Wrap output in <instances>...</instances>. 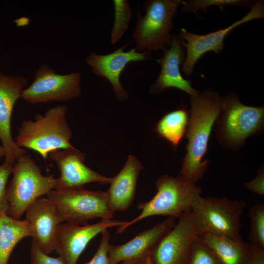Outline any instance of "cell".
Masks as SVG:
<instances>
[{
    "instance_id": "cell-1",
    "label": "cell",
    "mask_w": 264,
    "mask_h": 264,
    "mask_svg": "<svg viewBox=\"0 0 264 264\" xmlns=\"http://www.w3.org/2000/svg\"><path fill=\"white\" fill-rule=\"evenodd\" d=\"M222 97L217 92L206 89L190 96L189 122L185 135L188 142L181 175L196 184L207 170L208 161L203 159L209 137L219 113Z\"/></svg>"
},
{
    "instance_id": "cell-2",
    "label": "cell",
    "mask_w": 264,
    "mask_h": 264,
    "mask_svg": "<svg viewBox=\"0 0 264 264\" xmlns=\"http://www.w3.org/2000/svg\"><path fill=\"white\" fill-rule=\"evenodd\" d=\"M157 192L150 200L139 202L140 213L119 226L116 233L121 234L128 227L143 219L154 216H168L179 218L191 211L195 200L202 192L200 187L183 177L165 175L156 180Z\"/></svg>"
},
{
    "instance_id": "cell-3",
    "label": "cell",
    "mask_w": 264,
    "mask_h": 264,
    "mask_svg": "<svg viewBox=\"0 0 264 264\" xmlns=\"http://www.w3.org/2000/svg\"><path fill=\"white\" fill-rule=\"evenodd\" d=\"M66 111V106L57 105L44 114H36L34 121L23 120L16 137L17 144L37 152L44 160L53 151L73 148L69 141L72 132Z\"/></svg>"
},
{
    "instance_id": "cell-4",
    "label": "cell",
    "mask_w": 264,
    "mask_h": 264,
    "mask_svg": "<svg viewBox=\"0 0 264 264\" xmlns=\"http://www.w3.org/2000/svg\"><path fill=\"white\" fill-rule=\"evenodd\" d=\"M215 133L223 147L236 151L252 135L261 133L264 125V107L249 106L235 93L222 97L215 123Z\"/></svg>"
},
{
    "instance_id": "cell-5",
    "label": "cell",
    "mask_w": 264,
    "mask_h": 264,
    "mask_svg": "<svg viewBox=\"0 0 264 264\" xmlns=\"http://www.w3.org/2000/svg\"><path fill=\"white\" fill-rule=\"evenodd\" d=\"M12 173L6 191L9 204L7 214L20 220L35 200L56 189L58 180L52 175H43L35 160L26 154L17 159Z\"/></svg>"
},
{
    "instance_id": "cell-6",
    "label": "cell",
    "mask_w": 264,
    "mask_h": 264,
    "mask_svg": "<svg viewBox=\"0 0 264 264\" xmlns=\"http://www.w3.org/2000/svg\"><path fill=\"white\" fill-rule=\"evenodd\" d=\"M182 2V0L145 1V13L142 15L138 12L132 33L137 51L150 53L163 50L171 46L173 19Z\"/></svg>"
},
{
    "instance_id": "cell-7",
    "label": "cell",
    "mask_w": 264,
    "mask_h": 264,
    "mask_svg": "<svg viewBox=\"0 0 264 264\" xmlns=\"http://www.w3.org/2000/svg\"><path fill=\"white\" fill-rule=\"evenodd\" d=\"M245 206L243 200L198 196L191 209L198 236L212 233L242 238L241 218Z\"/></svg>"
},
{
    "instance_id": "cell-8",
    "label": "cell",
    "mask_w": 264,
    "mask_h": 264,
    "mask_svg": "<svg viewBox=\"0 0 264 264\" xmlns=\"http://www.w3.org/2000/svg\"><path fill=\"white\" fill-rule=\"evenodd\" d=\"M47 198L55 205L63 222L86 225L95 218L111 219L115 213L110 206L106 191L83 187L53 190Z\"/></svg>"
},
{
    "instance_id": "cell-9",
    "label": "cell",
    "mask_w": 264,
    "mask_h": 264,
    "mask_svg": "<svg viewBox=\"0 0 264 264\" xmlns=\"http://www.w3.org/2000/svg\"><path fill=\"white\" fill-rule=\"evenodd\" d=\"M264 17V1L256 0L244 16L225 28L203 35L190 32L185 28L181 29L178 36L186 52L182 65V72L185 76H190L197 62L203 55L209 51L216 54L221 52L225 38L230 32L241 24Z\"/></svg>"
},
{
    "instance_id": "cell-10",
    "label": "cell",
    "mask_w": 264,
    "mask_h": 264,
    "mask_svg": "<svg viewBox=\"0 0 264 264\" xmlns=\"http://www.w3.org/2000/svg\"><path fill=\"white\" fill-rule=\"evenodd\" d=\"M81 82L79 72L59 74L43 63L36 71L33 83L22 90L21 97L32 104L67 101L80 95Z\"/></svg>"
},
{
    "instance_id": "cell-11",
    "label": "cell",
    "mask_w": 264,
    "mask_h": 264,
    "mask_svg": "<svg viewBox=\"0 0 264 264\" xmlns=\"http://www.w3.org/2000/svg\"><path fill=\"white\" fill-rule=\"evenodd\" d=\"M161 239L150 254L152 264H187L192 247L199 237L191 211Z\"/></svg>"
},
{
    "instance_id": "cell-12",
    "label": "cell",
    "mask_w": 264,
    "mask_h": 264,
    "mask_svg": "<svg viewBox=\"0 0 264 264\" xmlns=\"http://www.w3.org/2000/svg\"><path fill=\"white\" fill-rule=\"evenodd\" d=\"M125 221L102 219L93 224L66 222L58 228L55 250L64 264H77L79 257L89 242L104 231L120 226Z\"/></svg>"
},
{
    "instance_id": "cell-13",
    "label": "cell",
    "mask_w": 264,
    "mask_h": 264,
    "mask_svg": "<svg viewBox=\"0 0 264 264\" xmlns=\"http://www.w3.org/2000/svg\"><path fill=\"white\" fill-rule=\"evenodd\" d=\"M27 84L24 77L5 75L0 71V140L5 152L4 162L13 165L21 155L27 154L14 140L11 131L14 106Z\"/></svg>"
},
{
    "instance_id": "cell-14",
    "label": "cell",
    "mask_w": 264,
    "mask_h": 264,
    "mask_svg": "<svg viewBox=\"0 0 264 264\" xmlns=\"http://www.w3.org/2000/svg\"><path fill=\"white\" fill-rule=\"evenodd\" d=\"M56 163L60 173L55 190L82 188L87 183H110L112 177L101 175L92 170L84 163L85 154L75 147L58 149L48 154Z\"/></svg>"
},
{
    "instance_id": "cell-15",
    "label": "cell",
    "mask_w": 264,
    "mask_h": 264,
    "mask_svg": "<svg viewBox=\"0 0 264 264\" xmlns=\"http://www.w3.org/2000/svg\"><path fill=\"white\" fill-rule=\"evenodd\" d=\"M126 46L106 55L91 53L87 57L86 62L95 75L106 78L111 84L117 98L124 100L128 93L120 82L121 73L130 62H141L151 59L150 52H138L135 48L124 51Z\"/></svg>"
},
{
    "instance_id": "cell-16",
    "label": "cell",
    "mask_w": 264,
    "mask_h": 264,
    "mask_svg": "<svg viewBox=\"0 0 264 264\" xmlns=\"http://www.w3.org/2000/svg\"><path fill=\"white\" fill-rule=\"evenodd\" d=\"M26 220L32 230V241L46 254L55 250L57 230L63 220L48 198H39L27 209Z\"/></svg>"
},
{
    "instance_id": "cell-17",
    "label": "cell",
    "mask_w": 264,
    "mask_h": 264,
    "mask_svg": "<svg viewBox=\"0 0 264 264\" xmlns=\"http://www.w3.org/2000/svg\"><path fill=\"white\" fill-rule=\"evenodd\" d=\"M163 51V56L157 60L161 71L151 85L150 92L156 94L167 88H173L185 92L190 96L198 94L199 92L192 87L191 82L185 79L181 73L180 66L184 61L186 52L178 36L172 35L171 46Z\"/></svg>"
},
{
    "instance_id": "cell-18",
    "label": "cell",
    "mask_w": 264,
    "mask_h": 264,
    "mask_svg": "<svg viewBox=\"0 0 264 264\" xmlns=\"http://www.w3.org/2000/svg\"><path fill=\"white\" fill-rule=\"evenodd\" d=\"M171 217L144 230L129 241L120 245L110 244L109 257L113 264L132 259H145L161 239L174 226Z\"/></svg>"
},
{
    "instance_id": "cell-19",
    "label": "cell",
    "mask_w": 264,
    "mask_h": 264,
    "mask_svg": "<svg viewBox=\"0 0 264 264\" xmlns=\"http://www.w3.org/2000/svg\"><path fill=\"white\" fill-rule=\"evenodd\" d=\"M143 168L138 159L130 154L121 170L112 177L106 192L110 206L114 212L125 211L132 204L138 176Z\"/></svg>"
},
{
    "instance_id": "cell-20",
    "label": "cell",
    "mask_w": 264,
    "mask_h": 264,
    "mask_svg": "<svg viewBox=\"0 0 264 264\" xmlns=\"http://www.w3.org/2000/svg\"><path fill=\"white\" fill-rule=\"evenodd\" d=\"M223 264H245L248 255L249 244L242 238L207 233L199 236Z\"/></svg>"
},
{
    "instance_id": "cell-21",
    "label": "cell",
    "mask_w": 264,
    "mask_h": 264,
    "mask_svg": "<svg viewBox=\"0 0 264 264\" xmlns=\"http://www.w3.org/2000/svg\"><path fill=\"white\" fill-rule=\"evenodd\" d=\"M32 236L31 227L26 219H13L0 210V264H7L16 244L23 238Z\"/></svg>"
},
{
    "instance_id": "cell-22",
    "label": "cell",
    "mask_w": 264,
    "mask_h": 264,
    "mask_svg": "<svg viewBox=\"0 0 264 264\" xmlns=\"http://www.w3.org/2000/svg\"><path fill=\"white\" fill-rule=\"evenodd\" d=\"M188 122L189 113L186 110L179 109L164 115L157 123L154 131L176 148L186 134Z\"/></svg>"
},
{
    "instance_id": "cell-23",
    "label": "cell",
    "mask_w": 264,
    "mask_h": 264,
    "mask_svg": "<svg viewBox=\"0 0 264 264\" xmlns=\"http://www.w3.org/2000/svg\"><path fill=\"white\" fill-rule=\"evenodd\" d=\"M114 7V22L111 32L110 42L115 44L127 30L132 16V10L127 0H113Z\"/></svg>"
},
{
    "instance_id": "cell-24",
    "label": "cell",
    "mask_w": 264,
    "mask_h": 264,
    "mask_svg": "<svg viewBox=\"0 0 264 264\" xmlns=\"http://www.w3.org/2000/svg\"><path fill=\"white\" fill-rule=\"evenodd\" d=\"M248 217L250 222V244L264 249V204L258 202L252 205Z\"/></svg>"
},
{
    "instance_id": "cell-25",
    "label": "cell",
    "mask_w": 264,
    "mask_h": 264,
    "mask_svg": "<svg viewBox=\"0 0 264 264\" xmlns=\"http://www.w3.org/2000/svg\"><path fill=\"white\" fill-rule=\"evenodd\" d=\"M252 0H188L183 1L181 10L185 12L205 10L212 6H245L250 8L255 3Z\"/></svg>"
},
{
    "instance_id": "cell-26",
    "label": "cell",
    "mask_w": 264,
    "mask_h": 264,
    "mask_svg": "<svg viewBox=\"0 0 264 264\" xmlns=\"http://www.w3.org/2000/svg\"><path fill=\"white\" fill-rule=\"evenodd\" d=\"M187 264H223L213 251L198 237L193 243Z\"/></svg>"
},
{
    "instance_id": "cell-27",
    "label": "cell",
    "mask_w": 264,
    "mask_h": 264,
    "mask_svg": "<svg viewBox=\"0 0 264 264\" xmlns=\"http://www.w3.org/2000/svg\"><path fill=\"white\" fill-rule=\"evenodd\" d=\"M101 234L99 245L95 254L90 261L84 264H113L108 255L110 233L107 229L102 232Z\"/></svg>"
},
{
    "instance_id": "cell-28",
    "label": "cell",
    "mask_w": 264,
    "mask_h": 264,
    "mask_svg": "<svg viewBox=\"0 0 264 264\" xmlns=\"http://www.w3.org/2000/svg\"><path fill=\"white\" fill-rule=\"evenodd\" d=\"M13 164L4 162L0 165V210L8 213L9 204L6 196V184L12 174Z\"/></svg>"
},
{
    "instance_id": "cell-29",
    "label": "cell",
    "mask_w": 264,
    "mask_h": 264,
    "mask_svg": "<svg viewBox=\"0 0 264 264\" xmlns=\"http://www.w3.org/2000/svg\"><path fill=\"white\" fill-rule=\"evenodd\" d=\"M31 264H64L61 259L49 256L44 253L38 244L32 241Z\"/></svg>"
},
{
    "instance_id": "cell-30",
    "label": "cell",
    "mask_w": 264,
    "mask_h": 264,
    "mask_svg": "<svg viewBox=\"0 0 264 264\" xmlns=\"http://www.w3.org/2000/svg\"><path fill=\"white\" fill-rule=\"evenodd\" d=\"M244 186L259 196L264 195V167L259 170L256 177L252 180L243 183Z\"/></svg>"
},
{
    "instance_id": "cell-31",
    "label": "cell",
    "mask_w": 264,
    "mask_h": 264,
    "mask_svg": "<svg viewBox=\"0 0 264 264\" xmlns=\"http://www.w3.org/2000/svg\"><path fill=\"white\" fill-rule=\"evenodd\" d=\"M245 264H264V249L249 244V252Z\"/></svg>"
},
{
    "instance_id": "cell-32",
    "label": "cell",
    "mask_w": 264,
    "mask_h": 264,
    "mask_svg": "<svg viewBox=\"0 0 264 264\" xmlns=\"http://www.w3.org/2000/svg\"><path fill=\"white\" fill-rule=\"evenodd\" d=\"M121 264H147L145 259H132L123 261Z\"/></svg>"
},
{
    "instance_id": "cell-33",
    "label": "cell",
    "mask_w": 264,
    "mask_h": 264,
    "mask_svg": "<svg viewBox=\"0 0 264 264\" xmlns=\"http://www.w3.org/2000/svg\"><path fill=\"white\" fill-rule=\"evenodd\" d=\"M5 152L4 148L2 145H0V158L4 157Z\"/></svg>"
},
{
    "instance_id": "cell-34",
    "label": "cell",
    "mask_w": 264,
    "mask_h": 264,
    "mask_svg": "<svg viewBox=\"0 0 264 264\" xmlns=\"http://www.w3.org/2000/svg\"><path fill=\"white\" fill-rule=\"evenodd\" d=\"M146 263L147 264H152L150 260V254H149V255L146 258Z\"/></svg>"
}]
</instances>
